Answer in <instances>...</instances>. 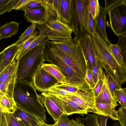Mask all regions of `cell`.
Returning <instances> with one entry per match:
<instances>
[{
  "label": "cell",
  "mask_w": 126,
  "mask_h": 126,
  "mask_svg": "<svg viewBox=\"0 0 126 126\" xmlns=\"http://www.w3.org/2000/svg\"><path fill=\"white\" fill-rule=\"evenodd\" d=\"M36 90L32 82L16 81L14 91V99L17 107L45 122L46 111Z\"/></svg>",
  "instance_id": "6da1fadb"
},
{
  "label": "cell",
  "mask_w": 126,
  "mask_h": 126,
  "mask_svg": "<svg viewBox=\"0 0 126 126\" xmlns=\"http://www.w3.org/2000/svg\"><path fill=\"white\" fill-rule=\"evenodd\" d=\"M95 59L121 85L126 81V70L114 56L109 46L97 32L90 34Z\"/></svg>",
  "instance_id": "7a4b0ae2"
},
{
  "label": "cell",
  "mask_w": 126,
  "mask_h": 126,
  "mask_svg": "<svg viewBox=\"0 0 126 126\" xmlns=\"http://www.w3.org/2000/svg\"><path fill=\"white\" fill-rule=\"evenodd\" d=\"M46 39L20 57L18 62L17 81L32 82L33 75L44 63Z\"/></svg>",
  "instance_id": "3957f363"
},
{
  "label": "cell",
  "mask_w": 126,
  "mask_h": 126,
  "mask_svg": "<svg viewBox=\"0 0 126 126\" xmlns=\"http://www.w3.org/2000/svg\"><path fill=\"white\" fill-rule=\"evenodd\" d=\"M37 28L39 33L51 41L71 38L73 32L68 24L58 20L50 13L44 23L37 24Z\"/></svg>",
  "instance_id": "277c9868"
},
{
  "label": "cell",
  "mask_w": 126,
  "mask_h": 126,
  "mask_svg": "<svg viewBox=\"0 0 126 126\" xmlns=\"http://www.w3.org/2000/svg\"><path fill=\"white\" fill-rule=\"evenodd\" d=\"M45 61L59 67L70 84L82 89L86 87L84 79L65 62L57 54L51 42L47 39L45 48Z\"/></svg>",
  "instance_id": "5b68a950"
},
{
  "label": "cell",
  "mask_w": 126,
  "mask_h": 126,
  "mask_svg": "<svg viewBox=\"0 0 126 126\" xmlns=\"http://www.w3.org/2000/svg\"><path fill=\"white\" fill-rule=\"evenodd\" d=\"M87 0H71V18L68 24L78 39L87 33L85 24L87 15Z\"/></svg>",
  "instance_id": "8992f818"
},
{
  "label": "cell",
  "mask_w": 126,
  "mask_h": 126,
  "mask_svg": "<svg viewBox=\"0 0 126 126\" xmlns=\"http://www.w3.org/2000/svg\"><path fill=\"white\" fill-rule=\"evenodd\" d=\"M110 26L114 34L119 37L126 34V6L123 3L117 4L107 12Z\"/></svg>",
  "instance_id": "52a82bcc"
},
{
  "label": "cell",
  "mask_w": 126,
  "mask_h": 126,
  "mask_svg": "<svg viewBox=\"0 0 126 126\" xmlns=\"http://www.w3.org/2000/svg\"><path fill=\"white\" fill-rule=\"evenodd\" d=\"M39 95L41 102L55 122L65 114L63 103L60 98L48 92H42Z\"/></svg>",
  "instance_id": "ba28073f"
},
{
  "label": "cell",
  "mask_w": 126,
  "mask_h": 126,
  "mask_svg": "<svg viewBox=\"0 0 126 126\" xmlns=\"http://www.w3.org/2000/svg\"><path fill=\"white\" fill-rule=\"evenodd\" d=\"M51 42L55 47L62 49L76 61L85 64L79 40L76 37Z\"/></svg>",
  "instance_id": "9c48e42d"
},
{
  "label": "cell",
  "mask_w": 126,
  "mask_h": 126,
  "mask_svg": "<svg viewBox=\"0 0 126 126\" xmlns=\"http://www.w3.org/2000/svg\"><path fill=\"white\" fill-rule=\"evenodd\" d=\"M32 82L37 90L42 92H47L50 88L59 84L54 77L42 66L33 75Z\"/></svg>",
  "instance_id": "30bf717a"
},
{
  "label": "cell",
  "mask_w": 126,
  "mask_h": 126,
  "mask_svg": "<svg viewBox=\"0 0 126 126\" xmlns=\"http://www.w3.org/2000/svg\"><path fill=\"white\" fill-rule=\"evenodd\" d=\"M65 96L85 109L88 112L94 113L95 111V98L92 91L89 89L85 91H80L76 93Z\"/></svg>",
  "instance_id": "8fae6325"
},
{
  "label": "cell",
  "mask_w": 126,
  "mask_h": 126,
  "mask_svg": "<svg viewBox=\"0 0 126 126\" xmlns=\"http://www.w3.org/2000/svg\"><path fill=\"white\" fill-rule=\"evenodd\" d=\"M78 40L82 52L86 68L92 70L96 60L90 34L86 33Z\"/></svg>",
  "instance_id": "7c38bea8"
},
{
  "label": "cell",
  "mask_w": 126,
  "mask_h": 126,
  "mask_svg": "<svg viewBox=\"0 0 126 126\" xmlns=\"http://www.w3.org/2000/svg\"><path fill=\"white\" fill-rule=\"evenodd\" d=\"M53 46L59 56L66 63L84 79L86 72L85 64L76 61L62 49L56 47L53 45Z\"/></svg>",
  "instance_id": "4fadbf2b"
},
{
  "label": "cell",
  "mask_w": 126,
  "mask_h": 126,
  "mask_svg": "<svg viewBox=\"0 0 126 126\" xmlns=\"http://www.w3.org/2000/svg\"><path fill=\"white\" fill-rule=\"evenodd\" d=\"M24 12L25 19L27 21L36 24L44 23L50 13L43 7L25 10Z\"/></svg>",
  "instance_id": "5bb4252c"
},
{
  "label": "cell",
  "mask_w": 126,
  "mask_h": 126,
  "mask_svg": "<svg viewBox=\"0 0 126 126\" xmlns=\"http://www.w3.org/2000/svg\"><path fill=\"white\" fill-rule=\"evenodd\" d=\"M24 43L13 44L5 48L0 53V72L14 60L18 51Z\"/></svg>",
  "instance_id": "9a60e30c"
},
{
  "label": "cell",
  "mask_w": 126,
  "mask_h": 126,
  "mask_svg": "<svg viewBox=\"0 0 126 126\" xmlns=\"http://www.w3.org/2000/svg\"><path fill=\"white\" fill-rule=\"evenodd\" d=\"M12 114L22 126H37L45 122L17 107L16 111Z\"/></svg>",
  "instance_id": "2e32d148"
},
{
  "label": "cell",
  "mask_w": 126,
  "mask_h": 126,
  "mask_svg": "<svg viewBox=\"0 0 126 126\" xmlns=\"http://www.w3.org/2000/svg\"><path fill=\"white\" fill-rule=\"evenodd\" d=\"M18 63V62L14 71L4 81L0 83V96H5L10 99H14V93L17 81Z\"/></svg>",
  "instance_id": "e0dca14e"
},
{
  "label": "cell",
  "mask_w": 126,
  "mask_h": 126,
  "mask_svg": "<svg viewBox=\"0 0 126 126\" xmlns=\"http://www.w3.org/2000/svg\"><path fill=\"white\" fill-rule=\"evenodd\" d=\"M117 101L113 96L109 88L105 73L102 87L98 96L95 98V103L111 104L116 107L119 105Z\"/></svg>",
  "instance_id": "ac0fdd59"
},
{
  "label": "cell",
  "mask_w": 126,
  "mask_h": 126,
  "mask_svg": "<svg viewBox=\"0 0 126 126\" xmlns=\"http://www.w3.org/2000/svg\"><path fill=\"white\" fill-rule=\"evenodd\" d=\"M54 95L62 100L65 114L68 116L74 113H77L83 116L88 114V112L83 108L68 99L65 95Z\"/></svg>",
  "instance_id": "d6986e66"
},
{
  "label": "cell",
  "mask_w": 126,
  "mask_h": 126,
  "mask_svg": "<svg viewBox=\"0 0 126 126\" xmlns=\"http://www.w3.org/2000/svg\"><path fill=\"white\" fill-rule=\"evenodd\" d=\"M107 13L104 7L101 6L99 13L95 19L96 32L109 45L111 43L107 38L106 31Z\"/></svg>",
  "instance_id": "ffe728a7"
},
{
  "label": "cell",
  "mask_w": 126,
  "mask_h": 126,
  "mask_svg": "<svg viewBox=\"0 0 126 126\" xmlns=\"http://www.w3.org/2000/svg\"><path fill=\"white\" fill-rule=\"evenodd\" d=\"M115 107L111 104L104 103H95V111L94 113L106 117H108L113 120H118L117 110Z\"/></svg>",
  "instance_id": "44dd1931"
},
{
  "label": "cell",
  "mask_w": 126,
  "mask_h": 126,
  "mask_svg": "<svg viewBox=\"0 0 126 126\" xmlns=\"http://www.w3.org/2000/svg\"><path fill=\"white\" fill-rule=\"evenodd\" d=\"M108 118V117L92 114H88L85 118L78 117L76 120L85 126H107Z\"/></svg>",
  "instance_id": "7402d4cb"
},
{
  "label": "cell",
  "mask_w": 126,
  "mask_h": 126,
  "mask_svg": "<svg viewBox=\"0 0 126 126\" xmlns=\"http://www.w3.org/2000/svg\"><path fill=\"white\" fill-rule=\"evenodd\" d=\"M71 0H61L57 19L69 24L71 18Z\"/></svg>",
  "instance_id": "603a6c76"
},
{
  "label": "cell",
  "mask_w": 126,
  "mask_h": 126,
  "mask_svg": "<svg viewBox=\"0 0 126 126\" xmlns=\"http://www.w3.org/2000/svg\"><path fill=\"white\" fill-rule=\"evenodd\" d=\"M19 24L12 21L7 22L0 27V39L10 37L17 32Z\"/></svg>",
  "instance_id": "cb8c5ba5"
},
{
  "label": "cell",
  "mask_w": 126,
  "mask_h": 126,
  "mask_svg": "<svg viewBox=\"0 0 126 126\" xmlns=\"http://www.w3.org/2000/svg\"><path fill=\"white\" fill-rule=\"evenodd\" d=\"M41 66L43 68L54 77L59 84L69 83L66 77L57 65L52 63H44Z\"/></svg>",
  "instance_id": "d4e9b609"
},
{
  "label": "cell",
  "mask_w": 126,
  "mask_h": 126,
  "mask_svg": "<svg viewBox=\"0 0 126 126\" xmlns=\"http://www.w3.org/2000/svg\"><path fill=\"white\" fill-rule=\"evenodd\" d=\"M0 111L5 113L13 114L16 110L17 106L14 99L5 96H0Z\"/></svg>",
  "instance_id": "484cf974"
},
{
  "label": "cell",
  "mask_w": 126,
  "mask_h": 126,
  "mask_svg": "<svg viewBox=\"0 0 126 126\" xmlns=\"http://www.w3.org/2000/svg\"><path fill=\"white\" fill-rule=\"evenodd\" d=\"M18 63L14 60L0 72V83L4 81L15 70Z\"/></svg>",
  "instance_id": "4316f807"
},
{
  "label": "cell",
  "mask_w": 126,
  "mask_h": 126,
  "mask_svg": "<svg viewBox=\"0 0 126 126\" xmlns=\"http://www.w3.org/2000/svg\"><path fill=\"white\" fill-rule=\"evenodd\" d=\"M37 24L32 23L31 25L19 37V39L15 43L14 45H18L26 40L31 37L36 30Z\"/></svg>",
  "instance_id": "83f0119b"
},
{
  "label": "cell",
  "mask_w": 126,
  "mask_h": 126,
  "mask_svg": "<svg viewBox=\"0 0 126 126\" xmlns=\"http://www.w3.org/2000/svg\"><path fill=\"white\" fill-rule=\"evenodd\" d=\"M106 74L108 87L113 96L115 97L114 92L116 89H121V85L114 77L112 74L109 72L106 73Z\"/></svg>",
  "instance_id": "f1b7e54d"
},
{
  "label": "cell",
  "mask_w": 126,
  "mask_h": 126,
  "mask_svg": "<svg viewBox=\"0 0 126 126\" xmlns=\"http://www.w3.org/2000/svg\"><path fill=\"white\" fill-rule=\"evenodd\" d=\"M100 6L98 0H87L88 10L95 20L99 13Z\"/></svg>",
  "instance_id": "f546056e"
},
{
  "label": "cell",
  "mask_w": 126,
  "mask_h": 126,
  "mask_svg": "<svg viewBox=\"0 0 126 126\" xmlns=\"http://www.w3.org/2000/svg\"><path fill=\"white\" fill-rule=\"evenodd\" d=\"M95 27V19H94L88 10L85 24L86 29L87 32L90 34H94L96 32Z\"/></svg>",
  "instance_id": "4dcf8cb0"
},
{
  "label": "cell",
  "mask_w": 126,
  "mask_h": 126,
  "mask_svg": "<svg viewBox=\"0 0 126 126\" xmlns=\"http://www.w3.org/2000/svg\"><path fill=\"white\" fill-rule=\"evenodd\" d=\"M40 35V34L38 33V31L36 30L31 37L24 41V44L19 49L14 60L17 61L21 53L27 48L33 41L37 38Z\"/></svg>",
  "instance_id": "1f68e13d"
},
{
  "label": "cell",
  "mask_w": 126,
  "mask_h": 126,
  "mask_svg": "<svg viewBox=\"0 0 126 126\" xmlns=\"http://www.w3.org/2000/svg\"><path fill=\"white\" fill-rule=\"evenodd\" d=\"M117 44L121 49L123 58V66L126 70V34L120 37Z\"/></svg>",
  "instance_id": "d6a6232c"
},
{
  "label": "cell",
  "mask_w": 126,
  "mask_h": 126,
  "mask_svg": "<svg viewBox=\"0 0 126 126\" xmlns=\"http://www.w3.org/2000/svg\"><path fill=\"white\" fill-rule=\"evenodd\" d=\"M57 87L64 90L73 93H76L80 91H85L88 88L82 89L79 87L69 83H65L57 84L56 85Z\"/></svg>",
  "instance_id": "836d02e7"
},
{
  "label": "cell",
  "mask_w": 126,
  "mask_h": 126,
  "mask_svg": "<svg viewBox=\"0 0 126 126\" xmlns=\"http://www.w3.org/2000/svg\"><path fill=\"white\" fill-rule=\"evenodd\" d=\"M109 46L115 58L120 64L123 65V58L119 46L117 44H114L111 43Z\"/></svg>",
  "instance_id": "e575fe53"
},
{
  "label": "cell",
  "mask_w": 126,
  "mask_h": 126,
  "mask_svg": "<svg viewBox=\"0 0 126 126\" xmlns=\"http://www.w3.org/2000/svg\"><path fill=\"white\" fill-rule=\"evenodd\" d=\"M84 79L90 89L92 90L94 88L96 83L93 77L91 70L86 68V75Z\"/></svg>",
  "instance_id": "d590c367"
},
{
  "label": "cell",
  "mask_w": 126,
  "mask_h": 126,
  "mask_svg": "<svg viewBox=\"0 0 126 126\" xmlns=\"http://www.w3.org/2000/svg\"><path fill=\"white\" fill-rule=\"evenodd\" d=\"M43 0H32L18 10L24 11L26 9L43 7Z\"/></svg>",
  "instance_id": "8d00e7d4"
},
{
  "label": "cell",
  "mask_w": 126,
  "mask_h": 126,
  "mask_svg": "<svg viewBox=\"0 0 126 126\" xmlns=\"http://www.w3.org/2000/svg\"><path fill=\"white\" fill-rule=\"evenodd\" d=\"M114 96L121 106L126 108V96L121 89H116L114 92Z\"/></svg>",
  "instance_id": "74e56055"
},
{
  "label": "cell",
  "mask_w": 126,
  "mask_h": 126,
  "mask_svg": "<svg viewBox=\"0 0 126 126\" xmlns=\"http://www.w3.org/2000/svg\"><path fill=\"white\" fill-rule=\"evenodd\" d=\"M40 34L39 36L37 38L33 41L28 47L21 53L18 59L27 52L37 45L43 40L46 39V38L45 36L41 34Z\"/></svg>",
  "instance_id": "f35d334b"
},
{
  "label": "cell",
  "mask_w": 126,
  "mask_h": 126,
  "mask_svg": "<svg viewBox=\"0 0 126 126\" xmlns=\"http://www.w3.org/2000/svg\"><path fill=\"white\" fill-rule=\"evenodd\" d=\"M66 114L62 115L53 125L49 126H71L70 120Z\"/></svg>",
  "instance_id": "ab89813d"
},
{
  "label": "cell",
  "mask_w": 126,
  "mask_h": 126,
  "mask_svg": "<svg viewBox=\"0 0 126 126\" xmlns=\"http://www.w3.org/2000/svg\"><path fill=\"white\" fill-rule=\"evenodd\" d=\"M118 121L122 126H126V108L120 107L117 110Z\"/></svg>",
  "instance_id": "60d3db41"
},
{
  "label": "cell",
  "mask_w": 126,
  "mask_h": 126,
  "mask_svg": "<svg viewBox=\"0 0 126 126\" xmlns=\"http://www.w3.org/2000/svg\"><path fill=\"white\" fill-rule=\"evenodd\" d=\"M18 0H9L7 3L0 9V15L5 12H10L14 8Z\"/></svg>",
  "instance_id": "b9f144b4"
},
{
  "label": "cell",
  "mask_w": 126,
  "mask_h": 126,
  "mask_svg": "<svg viewBox=\"0 0 126 126\" xmlns=\"http://www.w3.org/2000/svg\"><path fill=\"white\" fill-rule=\"evenodd\" d=\"M54 95H72L74 93L69 92L66 91L59 88L56 85L50 88L47 92Z\"/></svg>",
  "instance_id": "7bdbcfd3"
},
{
  "label": "cell",
  "mask_w": 126,
  "mask_h": 126,
  "mask_svg": "<svg viewBox=\"0 0 126 126\" xmlns=\"http://www.w3.org/2000/svg\"><path fill=\"white\" fill-rule=\"evenodd\" d=\"M8 126H22L12 114L5 113Z\"/></svg>",
  "instance_id": "ee69618b"
},
{
  "label": "cell",
  "mask_w": 126,
  "mask_h": 126,
  "mask_svg": "<svg viewBox=\"0 0 126 126\" xmlns=\"http://www.w3.org/2000/svg\"><path fill=\"white\" fill-rule=\"evenodd\" d=\"M96 60L95 64L92 70V72L93 77L96 84L98 80L101 65L98 61L96 59Z\"/></svg>",
  "instance_id": "f6af8a7d"
},
{
  "label": "cell",
  "mask_w": 126,
  "mask_h": 126,
  "mask_svg": "<svg viewBox=\"0 0 126 126\" xmlns=\"http://www.w3.org/2000/svg\"><path fill=\"white\" fill-rule=\"evenodd\" d=\"M123 0H106L105 1V10L107 12L110 8L116 5L123 3Z\"/></svg>",
  "instance_id": "bcb514c9"
},
{
  "label": "cell",
  "mask_w": 126,
  "mask_h": 126,
  "mask_svg": "<svg viewBox=\"0 0 126 126\" xmlns=\"http://www.w3.org/2000/svg\"><path fill=\"white\" fill-rule=\"evenodd\" d=\"M32 0H19L16 4L14 9L15 10H18L19 9L25 5Z\"/></svg>",
  "instance_id": "7dc6e473"
},
{
  "label": "cell",
  "mask_w": 126,
  "mask_h": 126,
  "mask_svg": "<svg viewBox=\"0 0 126 126\" xmlns=\"http://www.w3.org/2000/svg\"><path fill=\"white\" fill-rule=\"evenodd\" d=\"M0 126H8L5 114L1 111H0Z\"/></svg>",
  "instance_id": "c3c4849f"
},
{
  "label": "cell",
  "mask_w": 126,
  "mask_h": 126,
  "mask_svg": "<svg viewBox=\"0 0 126 126\" xmlns=\"http://www.w3.org/2000/svg\"><path fill=\"white\" fill-rule=\"evenodd\" d=\"M71 126H85L83 124L77 120H70Z\"/></svg>",
  "instance_id": "681fc988"
},
{
  "label": "cell",
  "mask_w": 126,
  "mask_h": 126,
  "mask_svg": "<svg viewBox=\"0 0 126 126\" xmlns=\"http://www.w3.org/2000/svg\"><path fill=\"white\" fill-rule=\"evenodd\" d=\"M9 0H0V9L2 8L8 2Z\"/></svg>",
  "instance_id": "f907efd6"
},
{
  "label": "cell",
  "mask_w": 126,
  "mask_h": 126,
  "mask_svg": "<svg viewBox=\"0 0 126 126\" xmlns=\"http://www.w3.org/2000/svg\"><path fill=\"white\" fill-rule=\"evenodd\" d=\"M112 126H122L120 124H119L117 120H115L114 123Z\"/></svg>",
  "instance_id": "816d5d0a"
},
{
  "label": "cell",
  "mask_w": 126,
  "mask_h": 126,
  "mask_svg": "<svg viewBox=\"0 0 126 126\" xmlns=\"http://www.w3.org/2000/svg\"><path fill=\"white\" fill-rule=\"evenodd\" d=\"M37 126H49V125L46 124L45 122H44L39 125Z\"/></svg>",
  "instance_id": "f5cc1de1"
},
{
  "label": "cell",
  "mask_w": 126,
  "mask_h": 126,
  "mask_svg": "<svg viewBox=\"0 0 126 126\" xmlns=\"http://www.w3.org/2000/svg\"><path fill=\"white\" fill-rule=\"evenodd\" d=\"M121 90L126 96V87L124 89L122 88Z\"/></svg>",
  "instance_id": "db71d44e"
},
{
  "label": "cell",
  "mask_w": 126,
  "mask_h": 126,
  "mask_svg": "<svg viewBox=\"0 0 126 126\" xmlns=\"http://www.w3.org/2000/svg\"><path fill=\"white\" fill-rule=\"evenodd\" d=\"M123 3L126 6V0H123Z\"/></svg>",
  "instance_id": "11a10c76"
}]
</instances>
